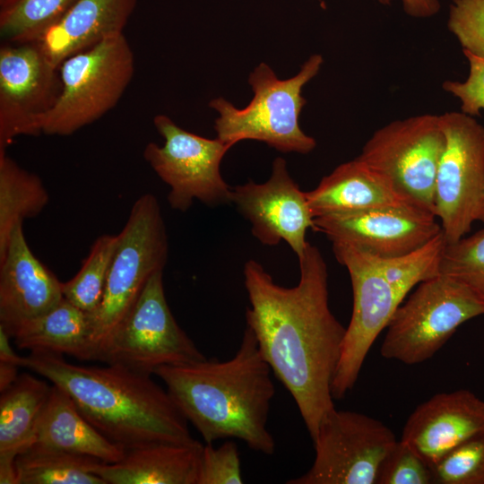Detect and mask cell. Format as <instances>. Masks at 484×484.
Wrapping results in <instances>:
<instances>
[{"instance_id":"cell-1","label":"cell","mask_w":484,"mask_h":484,"mask_svg":"<svg viewBox=\"0 0 484 484\" xmlns=\"http://www.w3.org/2000/svg\"><path fill=\"white\" fill-rule=\"evenodd\" d=\"M298 264L299 281L291 288L277 284L259 262L245 264L246 321L313 439L335 409L332 384L346 327L330 309L328 270L318 247L308 242Z\"/></svg>"},{"instance_id":"cell-2","label":"cell","mask_w":484,"mask_h":484,"mask_svg":"<svg viewBox=\"0 0 484 484\" xmlns=\"http://www.w3.org/2000/svg\"><path fill=\"white\" fill-rule=\"evenodd\" d=\"M271 373L254 333L246 326L231 359L205 358L161 366L153 375L162 380L174 403L205 444L237 438L253 451L270 455L275 450L267 428L275 393Z\"/></svg>"},{"instance_id":"cell-3","label":"cell","mask_w":484,"mask_h":484,"mask_svg":"<svg viewBox=\"0 0 484 484\" xmlns=\"http://www.w3.org/2000/svg\"><path fill=\"white\" fill-rule=\"evenodd\" d=\"M22 367L64 390L82 416L124 450L194 440L188 421L151 375L119 365H74L60 354L42 351L23 357Z\"/></svg>"},{"instance_id":"cell-4","label":"cell","mask_w":484,"mask_h":484,"mask_svg":"<svg viewBox=\"0 0 484 484\" xmlns=\"http://www.w3.org/2000/svg\"><path fill=\"white\" fill-rule=\"evenodd\" d=\"M322 64L321 55H312L295 76L280 80L261 63L248 77L254 97L246 108H237L222 98L210 102L219 114L214 125L217 138L232 146L243 140H255L282 152L312 151L316 142L299 125V115L307 103L301 91Z\"/></svg>"},{"instance_id":"cell-5","label":"cell","mask_w":484,"mask_h":484,"mask_svg":"<svg viewBox=\"0 0 484 484\" xmlns=\"http://www.w3.org/2000/svg\"><path fill=\"white\" fill-rule=\"evenodd\" d=\"M61 89L39 127L48 135H70L119 101L134 77V56L124 33L66 58L58 67Z\"/></svg>"},{"instance_id":"cell-6","label":"cell","mask_w":484,"mask_h":484,"mask_svg":"<svg viewBox=\"0 0 484 484\" xmlns=\"http://www.w3.org/2000/svg\"><path fill=\"white\" fill-rule=\"evenodd\" d=\"M169 239L159 202L151 194L141 195L118 233L102 300L90 315L93 360L99 347L127 315L145 284L164 270Z\"/></svg>"},{"instance_id":"cell-7","label":"cell","mask_w":484,"mask_h":484,"mask_svg":"<svg viewBox=\"0 0 484 484\" xmlns=\"http://www.w3.org/2000/svg\"><path fill=\"white\" fill-rule=\"evenodd\" d=\"M484 315V300L442 274L416 286L389 321L381 355L406 365L430 359L467 321Z\"/></svg>"},{"instance_id":"cell-8","label":"cell","mask_w":484,"mask_h":484,"mask_svg":"<svg viewBox=\"0 0 484 484\" xmlns=\"http://www.w3.org/2000/svg\"><path fill=\"white\" fill-rule=\"evenodd\" d=\"M167 303L163 270L149 279L127 315L96 351L94 360L152 375L156 368L204 359Z\"/></svg>"},{"instance_id":"cell-9","label":"cell","mask_w":484,"mask_h":484,"mask_svg":"<svg viewBox=\"0 0 484 484\" xmlns=\"http://www.w3.org/2000/svg\"><path fill=\"white\" fill-rule=\"evenodd\" d=\"M153 123L164 143H149L143 157L169 186L170 207L186 212L194 200L211 207L231 203L232 187L220 174V163L232 145L186 131L165 115Z\"/></svg>"},{"instance_id":"cell-10","label":"cell","mask_w":484,"mask_h":484,"mask_svg":"<svg viewBox=\"0 0 484 484\" xmlns=\"http://www.w3.org/2000/svg\"><path fill=\"white\" fill-rule=\"evenodd\" d=\"M441 117L445 145L435 186V215L446 244L469 234L484 196V126L467 114Z\"/></svg>"},{"instance_id":"cell-11","label":"cell","mask_w":484,"mask_h":484,"mask_svg":"<svg viewBox=\"0 0 484 484\" xmlns=\"http://www.w3.org/2000/svg\"><path fill=\"white\" fill-rule=\"evenodd\" d=\"M333 251L349 272L353 293L351 318L332 384L333 399H341L354 387L370 348L408 293L385 276L374 255L340 244H333Z\"/></svg>"},{"instance_id":"cell-12","label":"cell","mask_w":484,"mask_h":484,"mask_svg":"<svg viewBox=\"0 0 484 484\" xmlns=\"http://www.w3.org/2000/svg\"><path fill=\"white\" fill-rule=\"evenodd\" d=\"M312 441L313 464L287 484H376L379 467L397 439L373 417L334 409Z\"/></svg>"},{"instance_id":"cell-13","label":"cell","mask_w":484,"mask_h":484,"mask_svg":"<svg viewBox=\"0 0 484 484\" xmlns=\"http://www.w3.org/2000/svg\"><path fill=\"white\" fill-rule=\"evenodd\" d=\"M444 145L441 117L424 114L379 128L357 158L386 176L419 207L435 215L436 177Z\"/></svg>"},{"instance_id":"cell-14","label":"cell","mask_w":484,"mask_h":484,"mask_svg":"<svg viewBox=\"0 0 484 484\" xmlns=\"http://www.w3.org/2000/svg\"><path fill=\"white\" fill-rule=\"evenodd\" d=\"M61 89L59 71L34 42L0 48V150L17 136L39 135L40 117Z\"/></svg>"},{"instance_id":"cell-15","label":"cell","mask_w":484,"mask_h":484,"mask_svg":"<svg viewBox=\"0 0 484 484\" xmlns=\"http://www.w3.org/2000/svg\"><path fill=\"white\" fill-rule=\"evenodd\" d=\"M231 203L250 222L251 232L261 244L272 246L284 241L298 259L303 256L314 217L306 192L290 176L284 159L274 160L267 181L232 187Z\"/></svg>"},{"instance_id":"cell-16","label":"cell","mask_w":484,"mask_h":484,"mask_svg":"<svg viewBox=\"0 0 484 484\" xmlns=\"http://www.w3.org/2000/svg\"><path fill=\"white\" fill-rule=\"evenodd\" d=\"M314 230L332 244L348 245L378 257L418 249L442 232L431 212L419 208H382L314 219Z\"/></svg>"},{"instance_id":"cell-17","label":"cell","mask_w":484,"mask_h":484,"mask_svg":"<svg viewBox=\"0 0 484 484\" xmlns=\"http://www.w3.org/2000/svg\"><path fill=\"white\" fill-rule=\"evenodd\" d=\"M64 298L62 282L32 253L22 223L0 260V326L11 338L23 325L47 314Z\"/></svg>"},{"instance_id":"cell-18","label":"cell","mask_w":484,"mask_h":484,"mask_svg":"<svg viewBox=\"0 0 484 484\" xmlns=\"http://www.w3.org/2000/svg\"><path fill=\"white\" fill-rule=\"evenodd\" d=\"M484 429V401L467 389L433 395L409 416L401 440L432 468L448 453Z\"/></svg>"},{"instance_id":"cell-19","label":"cell","mask_w":484,"mask_h":484,"mask_svg":"<svg viewBox=\"0 0 484 484\" xmlns=\"http://www.w3.org/2000/svg\"><path fill=\"white\" fill-rule=\"evenodd\" d=\"M306 195L314 219L382 208L421 209L390 178L358 158L339 165Z\"/></svg>"},{"instance_id":"cell-20","label":"cell","mask_w":484,"mask_h":484,"mask_svg":"<svg viewBox=\"0 0 484 484\" xmlns=\"http://www.w3.org/2000/svg\"><path fill=\"white\" fill-rule=\"evenodd\" d=\"M136 0H77L34 43L58 69L68 57L123 34Z\"/></svg>"},{"instance_id":"cell-21","label":"cell","mask_w":484,"mask_h":484,"mask_svg":"<svg viewBox=\"0 0 484 484\" xmlns=\"http://www.w3.org/2000/svg\"><path fill=\"white\" fill-rule=\"evenodd\" d=\"M203 445L152 442L125 450L116 462H100L94 473L107 484H197Z\"/></svg>"},{"instance_id":"cell-22","label":"cell","mask_w":484,"mask_h":484,"mask_svg":"<svg viewBox=\"0 0 484 484\" xmlns=\"http://www.w3.org/2000/svg\"><path fill=\"white\" fill-rule=\"evenodd\" d=\"M33 444L104 462H116L125 454L82 416L64 390L53 384L36 425Z\"/></svg>"},{"instance_id":"cell-23","label":"cell","mask_w":484,"mask_h":484,"mask_svg":"<svg viewBox=\"0 0 484 484\" xmlns=\"http://www.w3.org/2000/svg\"><path fill=\"white\" fill-rule=\"evenodd\" d=\"M13 338L22 350L93 360L90 315L65 298L52 310L20 328Z\"/></svg>"},{"instance_id":"cell-24","label":"cell","mask_w":484,"mask_h":484,"mask_svg":"<svg viewBox=\"0 0 484 484\" xmlns=\"http://www.w3.org/2000/svg\"><path fill=\"white\" fill-rule=\"evenodd\" d=\"M51 385L27 373L0 396V462H14L17 455L34 442L36 425Z\"/></svg>"},{"instance_id":"cell-25","label":"cell","mask_w":484,"mask_h":484,"mask_svg":"<svg viewBox=\"0 0 484 484\" xmlns=\"http://www.w3.org/2000/svg\"><path fill=\"white\" fill-rule=\"evenodd\" d=\"M48 202L49 194L40 177L0 150V260L14 228L24 219L39 215Z\"/></svg>"},{"instance_id":"cell-26","label":"cell","mask_w":484,"mask_h":484,"mask_svg":"<svg viewBox=\"0 0 484 484\" xmlns=\"http://www.w3.org/2000/svg\"><path fill=\"white\" fill-rule=\"evenodd\" d=\"M101 461L32 444L15 459L18 484H107L94 468Z\"/></svg>"},{"instance_id":"cell-27","label":"cell","mask_w":484,"mask_h":484,"mask_svg":"<svg viewBox=\"0 0 484 484\" xmlns=\"http://www.w3.org/2000/svg\"><path fill=\"white\" fill-rule=\"evenodd\" d=\"M76 1L1 0V39L5 43L34 42Z\"/></svg>"},{"instance_id":"cell-28","label":"cell","mask_w":484,"mask_h":484,"mask_svg":"<svg viewBox=\"0 0 484 484\" xmlns=\"http://www.w3.org/2000/svg\"><path fill=\"white\" fill-rule=\"evenodd\" d=\"M117 243L118 234L99 236L75 276L62 282L64 298L89 315L102 300Z\"/></svg>"},{"instance_id":"cell-29","label":"cell","mask_w":484,"mask_h":484,"mask_svg":"<svg viewBox=\"0 0 484 484\" xmlns=\"http://www.w3.org/2000/svg\"><path fill=\"white\" fill-rule=\"evenodd\" d=\"M439 273L458 281L484 300V229L446 244Z\"/></svg>"},{"instance_id":"cell-30","label":"cell","mask_w":484,"mask_h":484,"mask_svg":"<svg viewBox=\"0 0 484 484\" xmlns=\"http://www.w3.org/2000/svg\"><path fill=\"white\" fill-rule=\"evenodd\" d=\"M431 469L436 484H484V429L455 447Z\"/></svg>"},{"instance_id":"cell-31","label":"cell","mask_w":484,"mask_h":484,"mask_svg":"<svg viewBox=\"0 0 484 484\" xmlns=\"http://www.w3.org/2000/svg\"><path fill=\"white\" fill-rule=\"evenodd\" d=\"M431 467L413 448L397 440L383 460L376 484H432Z\"/></svg>"},{"instance_id":"cell-32","label":"cell","mask_w":484,"mask_h":484,"mask_svg":"<svg viewBox=\"0 0 484 484\" xmlns=\"http://www.w3.org/2000/svg\"><path fill=\"white\" fill-rule=\"evenodd\" d=\"M447 26L462 51L484 56V0H453Z\"/></svg>"},{"instance_id":"cell-33","label":"cell","mask_w":484,"mask_h":484,"mask_svg":"<svg viewBox=\"0 0 484 484\" xmlns=\"http://www.w3.org/2000/svg\"><path fill=\"white\" fill-rule=\"evenodd\" d=\"M239 454L233 441H226L215 448L203 445L197 484H242Z\"/></svg>"},{"instance_id":"cell-34","label":"cell","mask_w":484,"mask_h":484,"mask_svg":"<svg viewBox=\"0 0 484 484\" xmlns=\"http://www.w3.org/2000/svg\"><path fill=\"white\" fill-rule=\"evenodd\" d=\"M470 64V73L464 82L445 81L444 91L461 101V110L469 116H479L484 109V56L463 51Z\"/></svg>"},{"instance_id":"cell-35","label":"cell","mask_w":484,"mask_h":484,"mask_svg":"<svg viewBox=\"0 0 484 484\" xmlns=\"http://www.w3.org/2000/svg\"><path fill=\"white\" fill-rule=\"evenodd\" d=\"M404 12L414 18H428L438 13L439 0H402Z\"/></svg>"},{"instance_id":"cell-36","label":"cell","mask_w":484,"mask_h":484,"mask_svg":"<svg viewBox=\"0 0 484 484\" xmlns=\"http://www.w3.org/2000/svg\"><path fill=\"white\" fill-rule=\"evenodd\" d=\"M20 366L6 361H0V392L8 388L19 376Z\"/></svg>"},{"instance_id":"cell-37","label":"cell","mask_w":484,"mask_h":484,"mask_svg":"<svg viewBox=\"0 0 484 484\" xmlns=\"http://www.w3.org/2000/svg\"><path fill=\"white\" fill-rule=\"evenodd\" d=\"M478 220L484 222V196H483V199H482V203H481V206H480V211L479 220Z\"/></svg>"},{"instance_id":"cell-38","label":"cell","mask_w":484,"mask_h":484,"mask_svg":"<svg viewBox=\"0 0 484 484\" xmlns=\"http://www.w3.org/2000/svg\"><path fill=\"white\" fill-rule=\"evenodd\" d=\"M376 1L384 5H388L391 4V0H376Z\"/></svg>"},{"instance_id":"cell-39","label":"cell","mask_w":484,"mask_h":484,"mask_svg":"<svg viewBox=\"0 0 484 484\" xmlns=\"http://www.w3.org/2000/svg\"><path fill=\"white\" fill-rule=\"evenodd\" d=\"M1 1V0H0Z\"/></svg>"}]
</instances>
